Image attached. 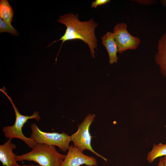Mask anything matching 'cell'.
<instances>
[{
	"mask_svg": "<svg viewBox=\"0 0 166 166\" xmlns=\"http://www.w3.org/2000/svg\"><path fill=\"white\" fill-rule=\"evenodd\" d=\"M59 17L57 21L66 26L65 32L60 39L54 41L47 46L48 47L58 41H62L56 59L63 43L66 41L74 39L81 40L87 44L93 57L95 58V50H97L98 45L95 30L97 26L98 23L92 18L88 21H80L78 18V14L74 15L72 13L64 14Z\"/></svg>",
	"mask_w": 166,
	"mask_h": 166,
	"instance_id": "1",
	"label": "cell"
},
{
	"mask_svg": "<svg viewBox=\"0 0 166 166\" xmlns=\"http://www.w3.org/2000/svg\"><path fill=\"white\" fill-rule=\"evenodd\" d=\"M65 156L57 151L55 146L37 143L30 152L16 156V160L33 161L40 166H61Z\"/></svg>",
	"mask_w": 166,
	"mask_h": 166,
	"instance_id": "2",
	"label": "cell"
},
{
	"mask_svg": "<svg viewBox=\"0 0 166 166\" xmlns=\"http://www.w3.org/2000/svg\"><path fill=\"white\" fill-rule=\"evenodd\" d=\"M6 90L5 87L0 89V91L7 97L12 104L15 113V121L13 125L4 127L2 131L6 138L11 140L14 138L19 139L24 141L30 148H32L37 143L30 137H27L24 135L22 132V128L24 124L29 119H34L38 121H39L41 117L39 115V112H34L33 114L30 116L22 115L18 111L12 98L8 95Z\"/></svg>",
	"mask_w": 166,
	"mask_h": 166,
	"instance_id": "3",
	"label": "cell"
},
{
	"mask_svg": "<svg viewBox=\"0 0 166 166\" xmlns=\"http://www.w3.org/2000/svg\"><path fill=\"white\" fill-rule=\"evenodd\" d=\"M31 131L30 137L37 143L56 146L61 150H68L71 141V136L62 132H48L41 131L37 125L33 123L30 125Z\"/></svg>",
	"mask_w": 166,
	"mask_h": 166,
	"instance_id": "4",
	"label": "cell"
},
{
	"mask_svg": "<svg viewBox=\"0 0 166 166\" xmlns=\"http://www.w3.org/2000/svg\"><path fill=\"white\" fill-rule=\"evenodd\" d=\"M95 117L94 114H89L78 126L77 131L71 136V141L73 146L83 152L88 150L94 153L106 162L107 160L95 152L91 145L92 137L89 132L90 126Z\"/></svg>",
	"mask_w": 166,
	"mask_h": 166,
	"instance_id": "5",
	"label": "cell"
},
{
	"mask_svg": "<svg viewBox=\"0 0 166 166\" xmlns=\"http://www.w3.org/2000/svg\"><path fill=\"white\" fill-rule=\"evenodd\" d=\"M127 28V25L122 22L117 24L113 29V33L120 53L129 49L135 50L140 43V39L132 35Z\"/></svg>",
	"mask_w": 166,
	"mask_h": 166,
	"instance_id": "6",
	"label": "cell"
},
{
	"mask_svg": "<svg viewBox=\"0 0 166 166\" xmlns=\"http://www.w3.org/2000/svg\"><path fill=\"white\" fill-rule=\"evenodd\" d=\"M68 152L61 166H96L97 159L93 156L86 155L73 145H70Z\"/></svg>",
	"mask_w": 166,
	"mask_h": 166,
	"instance_id": "7",
	"label": "cell"
},
{
	"mask_svg": "<svg viewBox=\"0 0 166 166\" xmlns=\"http://www.w3.org/2000/svg\"><path fill=\"white\" fill-rule=\"evenodd\" d=\"M9 139L3 144L0 145V161L3 166H19L16 160V155L13 152V149L16 146Z\"/></svg>",
	"mask_w": 166,
	"mask_h": 166,
	"instance_id": "8",
	"label": "cell"
},
{
	"mask_svg": "<svg viewBox=\"0 0 166 166\" xmlns=\"http://www.w3.org/2000/svg\"><path fill=\"white\" fill-rule=\"evenodd\" d=\"M157 49L154 56L155 61L159 67L161 73L166 78V32L159 39Z\"/></svg>",
	"mask_w": 166,
	"mask_h": 166,
	"instance_id": "9",
	"label": "cell"
},
{
	"mask_svg": "<svg viewBox=\"0 0 166 166\" xmlns=\"http://www.w3.org/2000/svg\"><path fill=\"white\" fill-rule=\"evenodd\" d=\"M102 43L106 49L109 57V64L111 65L117 62V56L118 48L113 33L108 32L101 37Z\"/></svg>",
	"mask_w": 166,
	"mask_h": 166,
	"instance_id": "10",
	"label": "cell"
},
{
	"mask_svg": "<svg viewBox=\"0 0 166 166\" xmlns=\"http://www.w3.org/2000/svg\"><path fill=\"white\" fill-rule=\"evenodd\" d=\"M14 11L7 0L0 1V17L6 22L11 25Z\"/></svg>",
	"mask_w": 166,
	"mask_h": 166,
	"instance_id": "11",
	"label": "cell"
},
{
	"mask_svg": "<svg viewBox=\"0 0 166 166\" xmlns=\"http://www.w3.org/2000/svg\"><path fill=\"white\" fill-rule=\"evenodd\" d=\"M166 156V144H154L152 150L147 154V160L151 163L156 158Z\"/></svg>",
	"mask_w": 166,
	"mask_h": 166,
	"instance_id": "12",
	"label": "cell"
},
{
	"mask_svg": "<svg viewBox=\"0 0 166 166\" xmlns=\"http://www.w3.org/2000/svg\"><path fill=\"white\" fill-rule=\"evenodd\" d=\"M2 32L9 33L14 36L19 35L17 30L11 25L7 23L0 18V33Z\"/></svg>",
	"mask_w": 166,
	"mask_h": 166,
	"instance_id": "13",
	"label": "cell"
},
{
	"mask_svg": "<svg viewBox=\"0 0 166 166\" xmlns=\"http://www.w3.org/2000/svg\"><path fill=\"white\" fill-rule=\"evenodd\" d=\"M132 1H135L139 4L147 6L156 4L158 2V1L155 0H135Z\"/></svg>",
	"mask_w": 166,
	"mask_h": 166,
	"instance_id": "14",
	"label": "cell"
},
{
	"mask_svg": "<svg viewBox=\"0 0 166 166\" xmlns=\"http://www.w3.org/2000/svg\"><path fill=\"white\" fill-rule=\"evenodd\" d=\"M110 1V0H96L92 2L91 7L96 8L98 6L105 5Z\"/></svg>",
	"mask_w": 166,
	"mask_h": 166,
	"instance_id": "15",
	"label": "cell"
},
{
	"mask_svg": "<svg viewBox=\"0 0 166 166\" xmlns=\"http://www.w3.org/2000/svg\"><path fill=\"white\" fill-rule=\"evenodd\" d=\"M157 166H164L163 162V158L160 157V158Z\"/></svg>",
	"mask_w": 166,
	"mask_h": 166,
	"instance_id": "16",
	"label": "cell"
},
{
	"mask_svg": "<svg viewBox=\"0 0 166 166\" xmlns=\"http://www.w3.org/2000/svg\"><path fill=\"white\" fill-rule=\"evenodd\" d=\"M160 2L163 6L166 7V0H161Z\"/></svg>",
	"mask_w": 166,
	"mask_h": 166,
	"instance_id": "17",
	"label": "cell"
},
{
	"mask_svg": "<svg viewBox=\"0 0 166 166\" xmlns=\"http://www.w3.org/2000/svg\"><path fill=\"white\" fill-rule=\"evenodd\" d=\"M19 166H40L39 165L35 164H23L22 165H19Z\"/></svg>",
	"mask_w": 166,
	"mask_h": 166,
	"instance_id": "18",
	"label": "cell"
},
{
	"mask_svg": "<svg viewBox=\"0 0 166 166\" xmlns=\"http://www.w3.org/2000/svg\"><path fill=\"white\" fill-rule=\"evenodd\" d=\"M164 166H166V156L163 158Z\"/></svg>",
	"mask_w": 166,
	"mask_h": 166,
	"instance_id": "19",
	"label": "cell"
},
{
	"mask_svg": "<svg viewBox=\"0 0 166 166\" xmlns=\"http://www.w3.org/2000/svg\"><path fill=\"white\" fill-rule=\"evenodd\" d=\"M164 127H165L166 129V124L164 125Z\"/></svg>",
	"mask_w": 166,
	"mask_h": 166,
	"instance_id": "20",
	"label": "cell"
}]
</instances>
